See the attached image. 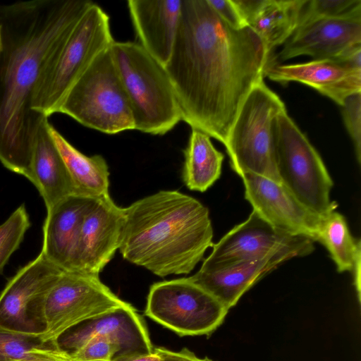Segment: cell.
I'll use <instances>...</instances> for the list:
<instances>
[{"mask_svg":"<svg viewBox=\"0 0 361 361\" xmlns=\"http://www.w3.org/2000/svg\"><path fill=\"white\" fill-rule=\"evenodd\" d=\"M182 0H129L139 44L162 66L169 59L180 18Z\"/></svg>","mask_w":361,"mask_h":361,"instance_id":"19","label":"cell"},{"mask_svg":"<svg viewBox=\"0 0 361 361\" xmlns=\"http://www.w3.org/2000/svg\"><path fill=\"white\" fill-rule=\"evenodd\" d=\"M338 18L361 19V1L306 0L300 11L296 30L317 20Z\"/></svg>","mask_w":361,"mask_h":361,"instance_id":"27","label":"cell"},{"mask_svg":"<svg viewBox=\"0 0 361 361\" xmlns=\"http://www.w3.org/2000/svg\"><path fill=\"white\" fill-rule=\"evenodd\" d=\"M345 126L353 142L357 162H361V92L345 99L341 106Z\"/></svg>","mask_w":361,"mask_h":361,"instance_id":"29","label":"cell"},{"mask_svg":"<svg viewBox=\"0 0 361 361\" xmlns=\"http://www.w3.org/2000/svg\"><path fill=\"white\" fill-rule=\"evenodd\" d=\"M228 310L188 278L152 284L145 314L180 336L209 335Z\"/></svg>","mask_w":361,"mask_h":361,"instance_id":"9","label":"cell"},{"mask_svg":"<svg viewBox=\"0 0 361 361\" xmlns=\"http://www.w3.org/2000/svg\"><path fill=\"white\" fill-rule=\"evenodd\" d=\"M118 350L117 346L109 339L95 336L86 341L69 357L73 361H112Z\"/></svg>","mask_w":361,"mask_h":361,"instance_id":"30","label":"cell"},{"mask_svg":"<svg viewBox=\"0 0 361 361\" xmlns=\"http://www.w3.org/2000/svg\"><path fill=\"white\" fill-rule=\"evenodd\" d=\"M209 6L231 27L240 30L247 27L233 0H207Z\"/></svg>","mask_w":361,"mask_h":361,"instance_id":"31","label":"cell"},{"mask_svg":"<svg viewBox=\"0 0 361 361\" xmlns=\"http://www.w3.org/2000/svg\"><path fill=\"white\" fill-rule=\"evenodd\" d=\"M119 251L159 276L190 273L212 247L208 209L176 190H161L124 208Z\"/></svg>","mask_w":361,"mask_h":361,"instance_id":"3","label":"cell"},{"mask_svg":"<svg viewBox=\"0 0 361 361\" xmlns=\"http://www.w3.org/2000/svg\"><path fill=\"white\" fill-rule=\"evenodd\" d=\"M272 132L276 169L281 183L320 216L335 210L337 204L330 199L334 182L328 170L286 109L275 118Z\"/></svg>","mask_w":361,"mask_h":361,"instance_id":"8","label":"cell"},{"mask_svg":"<svg viewBox=\"0 0 361 361\" xmlns=\"http://www.w3.org/2000/svg\"><path fill=\"white\" fill-rule=\"evenodd\" d=\"M48 123V118H45L36 134L30 180L43 198L47 211L65 197L77 195L73 181L49 132Z\"/></svg>","mask_w":361,"mask_h":361,"instance_id":"21","label":"cell"},{"mask_svg":"<svg viewBox=\"0 0 361 361\" xmlns=\"http://www.w3.org/2000/svg\"><path fill=\"white\" fill-rule=\"evenodd\" d=\"M96 200L71 195L47 210L40 253L62 270L69 269L84 218Z\"/></svg>","mask_w":361,"mask_h":361,"instance_id":"20","label":"cell"},{"mask_svg":"<svg viewBox=\"0 0 361 361\" xmlns=\"http://www.w3.org/2000/svg\"><path fill=\"white\" fill-rule=\"evenodd\" d=\"M285 109L283 101L264 80L248 93L224 144L231 168L237 174L252 173L281 183L276 164L272 126Z\"/></svg>","mask_w":361,"mask_h":361,"instance_id":"7","label":"cell"},{"mask_svg":"<svg viewBox=\"0 0 361 361\" xmlns=\"http://www.w3.org/2000/svg\"><path fill=\"white\" fill-rule=\"evenodd\" d=\"M269 57L251 27H231L207 0H182L164 66L182 120L224 145L245 97L263 80Z\"/></svg>","mask_w":361,"mask_h":361,"instance_id":"1","label":"cell"},{"mask_svg":"<svg viewBox=\"0 0 361 361\" xmlns=\"http://www.w3.org/2000/svg\"><path fill=\"white\" fill-rule=\"evenodd\" d=\"M306 0H234L247 25L260 37L271 54L297 28Z\"/></svg>","mask_w":361,"mask_h":361,"instance_id":"22","label":"cell"},{"mask_svg":"<svg viewBox=\"0 0 361 361\" xmlns=\"http://www.w3.org/2000/svg\"><path fill=\"white\" fill-rule=\"evenodd\" d=\"M2 49H3V43H2L1 32V28H0V55L2 51Z\"/></svg>","mask_w":361,"mask_h":361,"instance_id":"36","label":"cell"},{"mask_svg":"<svg viewBox=\"0 0 361 361\" xmlns=\"http://www.w3.org/2000/svg\"><path fill=\"white\" fill-rule=\"evenodd\" d=\"M211 137L192 129L184 150L183 180L191 190L204 192L220 177L224 155L213 145Z\"/></svg>","mask_w":361,"mask_h":361,"instance_id":"24","label":"cell"},{"mask_svg":"<svg viewBox=\"0 0 361 361\" xmlns=\"http://www.w3.org/2000/svg\"><path fill=\"white\" fill-rule=\"evenodd\" d=\"M128 302L118 298L99 276L63 270L49 290L44 303L45 339L55 341L82 320Z\"/></svg>","mask_w":361,"mask_h":361,"instance_id":"10","label":"cell"},{"mask_svg":"<svg viewBox=\"0 0 361 361\" xmlns=\"http://www.w3.org/2000/svg\"><path fill=\"white\" fill-rule=\"evenodd\" d=\"M124 208L110 195L98 198L86 214L67 271L99 276L118 250Z\"/></svg>","mask_w":361,"mask_h":361,"instance_id":"14","label":"cell"},{"mask_svg":"<svg viewBox=\"0 0 361 361\" xmlns=\"http://www.w3.org/2000/svg\"><path fill=\"white\" fill-rule=\"evenodd\" d=\"M62 271L42 253L21 267L0 294V327L44 334L46 296Z\"/></svg>","mask_w":361,"mask_h":361,"instance_id":"11","label":"cell"},{"mask_svg":"<svg viewBox=\"0 0 361 361\" xmlns=\"http://www.w3.org/2000/svg\"><path fill=\"white\" fill-rule=\"evenodd\" d=\"M20 361H73L68 355H65L56 358H49V359H32V360H25Z\"/></svg>","mask_w":361,"mask_h":361,"instance_id":"35","label":"cell"},{"mask_svg":"<svg viewBox=\"0 0 361 361\" xmlns=\"http://www.w3.org/2000/svg\"><path fill=\"white\" fill-rule=\"evenodd\" d=\"M296 257L298 256L294 252L283 251L259 260L200 269L188 278L229 310L262 277L284 262Z\"/></svg>","mask_w":361,"mask_h":361,"instance_id":"17","label":"cell"},{"mask_svg":"<svg viewBox=\"0 0 361 361\" xmlns=\"http://www.w3.org/2000/svg\"><path fill=\"white\" fill-rule=\"evenodd\" d=\"M264 75L286 84L303 83L341 106L348 96L361 92V71L351 70L336 60H313L303 63L269 64Z\"/></svg>","mask_w":361,"mask_h":361,"instance_id":"18","label":"cell"},{"mask_svg":"<svg viewBox=\"0 0 361 361\" xmlns=\"http://www.w3.org/2000/svg\"><path fill=\"white\" fill-rule=\"evenodd\" d=\"M89 0H30L0 5V161L31 177L39 126L48 118L32 109L37 86L49 63Z\"/></svg>","mask_w":361,"mask_h":361,"instance_id":"2","label":"cell"},{"mask_svg":"<svg viewBox=\"0 0 361 361\" xmlns=\"http://www.w3.org/2000/svg\"><path fill=\"white\" fill-rule=\"evenodd\" d=\"M361 44V19H323L297 29L279 54L282 61L299 56L335 59Z\"/></svg>","mask_w":361,"mask_h":361,"instance_id":"16","label":"cell"},{"mask_svg":"<svg viewBox=\"0 0 361 361\" xmlns=\"http://www.w3.org/2000/svg\"><path fill=\"white\" fill-rule=\"evenodd\" d=\"M65 355L59 350L56 341L45 339L43 334L23 333L0 327V361L49 359Z\"/></svg>","mask_w":361,"mask_h":361,"instance_id":"26","label":"cell"},{"mask_svg":"<svg viewBox=\"0 0 361 361\" xmlns=\"http://www.w3.org/2000/svg\"><path fill=\"white\" fill-rule=\"evenodd\" d=\"M360 268H361V255H359L354 263L351 272L353 275L354 284L357 292L358 298L360 297Z\"/></svg>","mask_w":361,"mask_h":361,"instance_id":"34","label":"cell"},{"mask_svg":"<svg viewBox=\"0 0 361 361\" xmlns=\"http://www.w3.org/2000/svg\"><path fill=\"white\" fill-rule=\"evenodd\" d=\"M317 241L328 250L339 272H351L361 255L360 240L353 237L345 218L335 210L322 216Z\"/></svg>","mask_w":361,"mask_h":361,"instance_id":"25","label":"cell"},{"mask_svg":"<svg viewBox=\"0 0 361 361\" xmlns=\"http://www.w3.org/2000/svg\"><path fill=\"white\" fill-rule=\"evenodd\" d=\"M240 176L245 199L264 220L284 232L317 241L322 216L301 203L283 183L252 173Z\"/></svg>","mask_w":361,"mask_h":361,"instance_id":"15","label":"cell"},{"mask_svg":"<svg viewBox=\"0 0 361 361\" xmlns=\"http://www.w3.org/2000/svg\"><path fill=\"white\" fill-rule=\"evenodd\" d=\"M112 361H164L162 357L154 350L152 353L145 355H135L121 357Z\"/></svg>","mask_w":361,"mask_h":361,"instance_id":"33","label":"cell"},{"mask_svg":"<svg viewBox=\"0 0 361 361\" xmlns=\"http://www.w3.org/2000/svg\"><path fill=\"white\" fill-rule=\"evenodd\" d=\"M48 130L73 181L77 195L94 199L109 195V171L104 157L99 154L85 155L49 122Z\"/></svg>","mask_w":361,"mask_h":361,"instance_id":"23","label":"cell"},{"mask_svg":"<svg viewBox=\"0 0 361 361\" xmlns=\"http://www.w3.org/2000/svg\"><path fill=\"white\" fill-rule=\"evenodd\" d=\"M114 42L109 16L93 3L45 68L35 92L32 110L47 118L59 113L74 82Z\"/></svg>","mask_w":361,"mask_h":361,"instance_id":"5","label":"cell"},{"mask_svg":"<svg viewBox=\"0 0 361 361\" xmlns=\"http://www.w3.org/2000/svg\"><path fill=\"white\" fill-rule=\"evenodd\" d=\"M313 242L308 238L291 235L275 228L252 210L245 221L213 244L211 254L200 269L259 260L283 251L305 257L314 251Z\"/></svg>","mask_w":361,"mask_h":361,"instance_id":"12","label":"cell"},{"mask_svg":"<svg viewBox=\"0 0 361 361\" xmlns=\"http://www.w3.org/2000/svg\"><path fill=\"white\" fill-rule=\"evenodd\" d=\"M30 226V218L24 204L0 225V274L12 254L19 247Z\"/></svg>","mask_w":361,"mask_h":361,"instance_id":"28","label":"cell"},{"mask_svg":"<svg viewBox=\"0 0 361 361\" xmlns=\"http://www.w3.org/2000/svg\"><path fill=\"white\" fill-rule=\"evenodd\" d=\"M110 47L98 55L74 82L59 113L87 128L116 134L135 130V124Z\"/></svg>","mask_w":361,"mask_h":361,"instance_id":"6","label":"cell"},{"mask_svg":"<svg viewBox=\"0 0 361 361\" xmlns=\"http://www.w3.org/2000/svg\"><path fill=\"white\" fill-rule=\"evenodd\" d=\"M154 350L164 361H212L208 357L199 358L187 348H183L179 352H173L163 347H156Z\"/></svg>","mask_w":361,"mask_h":361,"instance_id":"32","label":"cell"},{"mask_svg":"<svg viewBox=\"0 0 361 361\" xmlns=\"http://www.w3.org/2000/svg\"><path fill=\"white\" fill-rule=\"evenodd\" d=\"M110 50L127 94L135 130L164 135L182 121L179 105L164 66L133 42H114Z\"/></svg>","mask_w":361,"mask_h":361,"instance_id":"4","label":"cell"},{"mask_svg":"<svg viewBox=\"0 0 361 361\" xmlns=\"http://www.w3.org/2000/svg\"><path fill=\"white\" fill-rule=\"evenodd\" d=\"M95 336L106 338L117 346L115 359L154 350L145 321L129 303L81 321L61 334L56 343L69 357Z\"/></svg>","mask_w":361,"mask_h":361,"instance_id":"13","label":"cell"}]
</instances>
